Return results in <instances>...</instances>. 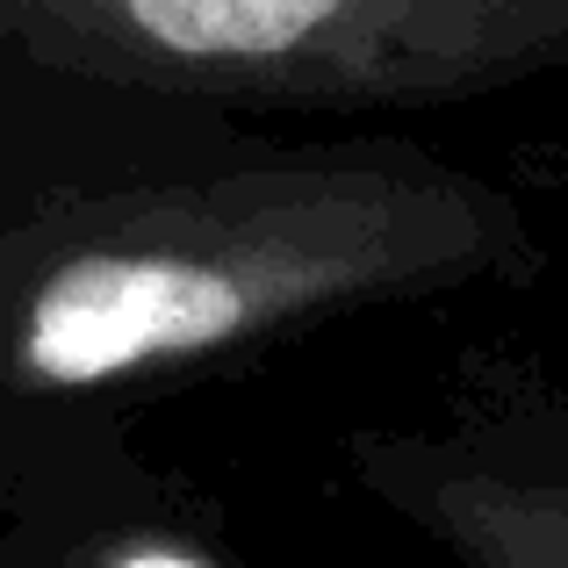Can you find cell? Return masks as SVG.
Segmentation results:
<instances>
[{"mask_svg": "<svg viewBox=\"0 0 568 568\" xmlns=\"http://www.w3.org/2000/svg\"><path fill=\"white\" fill-rule=\"evenodd\" d=\"M115 568H202V561H187V555H130V561H115Z\"/></svg>", "mask_w": 568, "mask_h": 568, "instance_id": "3", "label": "cell"}, {"mask_svg": "<svg viewBox=\"0 0 568 568\" xmlns=\"http://www.w3.org/2000/svg\"><path fill=\"white\" fill-rule=\"evenodd\" d=\"M237 281L194 260H87L29 310V367L51 382H101L159 353L209 346L237 324Z\"/></svg>", "mask_w": 568, "mask_h": 568, "instance_id": "1", "label": "cell"}, {"mask_svg": "<svg viewBox=\"0 0 568 568\" xmlns=\"http://www.w3.org/2000/svg\"><path fill=\"white\" fill-rule=\"evenodd\" d=\"M346 0H130L144 37L187 58H266L324 29Z\"/></svg>", "mask_w": 568, "mask_h": 568, "instance_id": "2", "label": "cell"}]
</instances>
